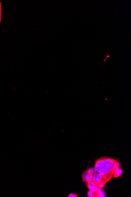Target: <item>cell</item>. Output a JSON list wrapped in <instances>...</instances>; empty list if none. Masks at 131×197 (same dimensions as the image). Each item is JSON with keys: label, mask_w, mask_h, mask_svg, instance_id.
<instances>
[{"label": "cell", "mask_w": 131, "mask_h": 197, "mask_svg": "<svg viewBox=\"0 0 131 197\" xmlns=\"http://www.w3.org/2000/svg\"><path fill=\"white\" fill-rule=\"evenodd\" d=\"M93 180L95 183L99 185L100 184H105L108 181L105 177L102 176L99 174H95L93 177Z\"/></svg>", "instance_id": "cell-1"}, {"label": "cell", "mask_w": 131, "mask_h": 197, "mask_svg": "<svg viewBox=\"0 0 131 197\" xmlns=\"http://www.w3.org/2000/svg\"><path fill=\"white\" fill-rule=\"evenodd\" d=\"M81 175L83 182H85L86 184L94 181V175L89 172L88 170L84 171L83 174H82Z\"/></svg>", "instance_id": "cell-2"}, {"label": "cell", "mask_w": 131, "mask_h": 197, "mask_svg": "<svg viewBox=\"0 0 131 197\" xmlns=\"http://www.w3.org/2000/svg\"><path fill=\"white\" fill-rule=\"evenodd\" d=\"M122 172H122V169L119 168H118V169H116V170L114 172V173H113V178L119 177L121 176V175H122Z\"/></svg>", "instance_id": "cell-3"}, {"label": "cell", "mask_w": 131, "mask_h": 197, "mask_svg": "<svg viewBox=\"0 0 131 197\" xmlns=\"http://www.w3.org/2000/svg\"><path fill=\"white\" fill-rule=\"evenodd\" d=\"M106 196V195L103 191L101 189V188H99L98 190L96 193V197H105Z\"/></svg>", "instance_id": "cell-4"}, {"label": "cell", "mask_w": 131, "mask_h": 197, "mask_svg": "<svg viewBox=\"0 0 131 197\" xmlns=\"http://www.w3.org/2000/svg\"><path fill=\"white\" fill-rule=\"evenodd\" d=\"M88 188H89L90 190H91L94 187H95L96 185H97L94 182V181H92L91 182L89 183L86 184Z\"/></svg>", "instance_id": "cell-5"}, {"label": "cell", "mask_w": 131, "mask_h": 197, "mask_svg": "<svg viewBox=\"0 0 131 197\" xmlns=\"http://www.w3.org/2000/svg\"><path fill=\"white\" fill-rule=\"evenodd\" d=\"M120 167V162L118 160H115V167H114V171L116 169L119 168Z\"/></svg>", "instance_id": "cell-6"}, {"label": "cell", "mask_w": 131, "mask_h": 197, "mask_svg": "<svg viewBox=\"0 0 131 197\" xmlns=\"http://www.w3.org/2000/svg\"><path fill=\"white\" fill-rule=\"evenodd\" d=\"M88 196L89 197H96V193L90 190L88 192Z\"/></svg>", "instance_id": "cell-7"}, {"label": "cell", "mask_w": 131, "mask_h": 197, "mask_svg": "<svg viewBox=\"0 0 131 197\" xmlns=\"http://www.w3.org/2000/svg\"><path fill=\"white\" fill-rule=\"evenodd\" d=\"M88 171L90 172V174H92V175H94L95 173V169L94 168H90L88 169Z\"/></svg>", "instance_id": "cell-8"}, {"label": "cell", "mask_w": 131, "mask_h": 197, "mask_svg": "<svg viewBox=\"0 0 131 197\" xmlns=\"http://www.w3.org/2000/svg\"><path fill=\"white\" fill-rule=\"evenodd\" d=\"M99 188H100L97 185L93 187V188H92L91 191H92L93 192H94V193H96L97 191L98 190Z\"/></svg>", "instance_id": "cell-9"}, {"label": "cell", "mask_w": 131, "mask_h": 197, "mask_svg": "<svg viewBox=\"0 0 131 197\" xmlns=\"http://www.w3.org/2000/svg\"><path fill=\"white\" fill-rule=\"evenodd\" d=\"M79 195V194H73V193H70V194H68V197H77Z\"/></svg>", "instance_id": "cell-10"}, {"label": "cell", "mask_w": 131, "mask_h": 197, "mask_svg": "<svg viewBox=\"0 0 131 197\" xmlns=\"http://www.w3.org/2000/svg\"><path fill=\"white\" fill-rule=\"evenodd\" d=\"M1 3H0V22H1Z\"/></svg>", "instance_id": "cell-11"}]
</instances>
